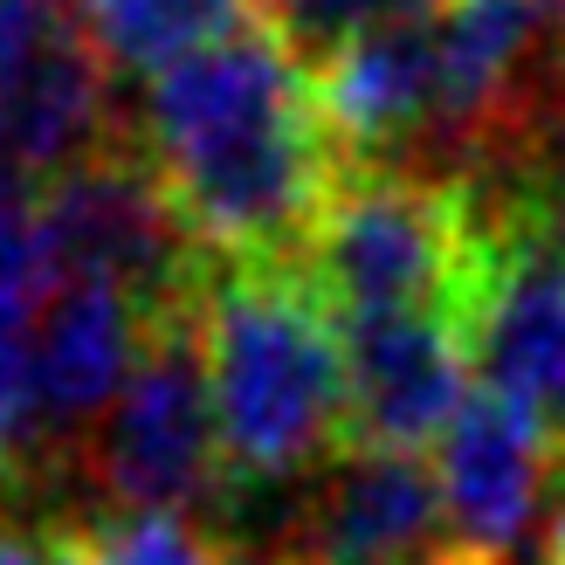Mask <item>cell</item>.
I'll use <instances>...</instances> for the list:
<instances>
[{
  "instance_id": "1",
  "label": "cell",
  "mask_w": 565,
  "mask_h": 565,
  "mask_svg": "<svg viewBox=\"0 0 565 565\" xmlns=\"http://www.w3.org/2000/svg\"><path fill=\"white\" fill-rule=\"evenodd\" d=\"M138 125L152 152L146 166L173 193L193 242L228 263L297 256L345 173L318 118L310 63L269 21H242L152 70Z\"/></svg>"
},
{
  "instance_id": "2",
  "label": "cell",
  "mask_w": 565,
  "mask_h": 565,
  "mask_svg": "<svg viewBox=\"0 0 565 565\" xmlns=\"http://www.w3.org/2000/svg\"><path fill=\"white\" fill-rule=\"evenodd\" d=\"M221 469L235 483L290 490L352 441L345 331L297 269L228 263L193 297Z\"/></svg>"
},
{
  "instance_id": "3",
  "label": "cell",
  "mask_w": 565,
  "mask_h": 565,
  "mask_svg": "<svg viewBox=\"0 0 565 565\" xmlns=\"http://www.w3.org/2000/svg\"><path fill=\"white\" fill-rule=\"evenodd\" d=\"M476 263L469 193L420 173H338L297 248V276L338 324L380 310H462Z\"/></svg>"
},
{
  "instance_id": "4",
  "label": "cell",
  "mask_w": 565,
  "mask_h": 565,
  "mask_svg": "<svg viewBox=\"0 0 565 565\" xmlns=\"http://www.w3.org/2000/svg\"><path fill=\"white\" fill-rule=\"evenodd\" d=\"M76 469L110 511H166L221 497V435L207 401V365L193 303L152 318L125 393L97 414V428L76 441Z\"/></svg>"
},
{
  "instance_id": "5",
  "label": "cell",
  "mask_w": 565,
  "mask_h": 565,
  "mask_svg": "<svg viewBox=\"0 0 565 565\" xmlns=\"http://www.w3.org/2000/svg\"><path fill=\"white\" fill-rule=\"evenodd\" d=\"M456 318L476 393L518 407L565 448V269L545 256L524 193H511L503 214H476V263Z\"/></svg>"
},
{
  "instance_id": "6",
  "label": "cell",
  "mask_w": 565,
  "mask_h": 565,
  "mask_svg": "<svg viewBox=\"0 0 565 565\" xmlns=\"http://www.w3.org/2000/svg\"><path fill=\"white\" fill-rule=\"evenodd\" d=\"M42 242L55 282H110L159 310H186L207 282V248L180 221L173 193L138 159H90L42 193Z\"/></svg>"
},
{
  "instance_id": "7",
  "label": "cell",
  "mask_w": 565,
  "mask_h": 565,
  "mask_svg": "<svg viewBox=\"0 0 565 565\" xmlns=\"http://www.w3.org/2000/svg\"><path fill=\"white\" fill-rule=\"evenodd\" d=\"M297 565H441L448 524L435 469L407 448L345 441L324 469L290 483V545Z\"/></svg>"
},
{
  "instance_id": "8",
  "label": "cell",
  "mask_w": 565,
  "mask_h": 565,
  "mask_svg": "<svg viewBox=\"0 0 565 565\" xmlns=\"http://www.w3.org/2000/svg\"><path fill=\"white\" fill-rule=\"evenodd\" d=\"M552 462H558V448L518 407L490 401V393H469L428 462L441 524H448V552L483 558V565H531Z\"/></svg>"
},
{
  "instance_id": "9",
  "label": "cell",
  "mask_w": 565,
  "mask_h": 565,
  "mask_svg": "<svg viewBox=\"0 0 565 565\" xmlns=\"http://www.w3.org/2000/svg\"><path fill=\"white\" fill-rule=\"evenodd\" d=\"M338 331H345L352 441L407 448V456L420 441H441V428L476 393L456 310H380V318H345Z\"/></svg>"
},
{
  "instance_id": "10",
  "label": "cell",
  "mask_w": 565,
  "mask_h": 565,
  "mask_svg": "<svg viewBox=\"0 0 565 565\" xmlns=\"http://www.w3.org/2000/svg\"><path fill=\"white\" fill-rule=\"evenodd\" d=\"M146 338H152V310L138 297L83 276L55 282L28 318V428H35V441L90 435L97 414L125 393Z\"/></svg>"
},
{
  "instance_id": "11",
  "label": "cell",
  "mask_w": 565,
  "mask_h": 565,
  "mask_svg": "<svg viewBox=\"0 0 565 565\" xmlns=\"http://www.w3.org/2000/svg\"><path fill=\"white\" fill-rule=\"evenodd\" d=\"M110 118V90H104V63L83 42V28H70L63 42H49L35 63H21L0 83V146L8 166L28 173H76V166L104 159L97 138Z\"/></svg>"
},
{
  "instance_id": "12",
  "label": "cell",
  "mask_w": 565,
  "mask_h": 565,
  "mask_svg": "<svg viewBox=\"0 0 565 565\" xmlns=\"http://www.w3.org/2000/svg\"><path fill=\"white\" fill-rule=\"evenodd\" d=\"M248 0H83V42L104 70H166L242 28Z\"/></svg>"
},
{
  "instance_id": "13",
  "label": "cell",
  "mask_w": 565,
  "mask_h": 565,
  "mask_svg": "<svg viewBox=\"0 0 565 565\" xmlns=\"http://www.w3.org/2000/svg\"><path fill=\"white\" fill-rule=\"evenodd\" d=\"M83 565H214V545L166 511H104L76 518Z\"/></svg>"
},
{
  "instance_id": "14",
  "label": "cell",
  "mask_w": 565,
  "mask_h": 565,
  "mask_svg": "<svg viewBox=\"0 0 565 565\" xmlns=\"http://www.w3.org/2000/svg\"><path fill=\"white\" fill-rule=\"evenodd\" d=\"M49 290H55V263L42 242V201L0 159V318H35Z\"/></svg>"
},
{
  "instance_id": "15",
  "label": "cell",
  "mask_w": 565,
  "mask_h": 565,
  "mask_svg": "<svg viewBox=\"0 0 565 565\" xmlns=\"http://www.w3.org/2000/svg\"><path fill=\"white\" fill-rule=\"evenodd\" d=\"M420 8H435V0H269V28L318 70L324 55L345 49L352 35H373V28L407 21Z\"/></svg>"
},
{
  "instance_id": "16",
  "label": "cell",
  "mask_w": 565,
  "mask_h": 565,
  "mask_svg": "<svg viewBox=\"0 0 565 565\" xmlns=\"http://www.w3.org/2000/svg\"><path fill=\"white\" fill-rule=\"evenodd\" d=\"M70 28V0H0V83L21 63H35L49 42H63Z\"/></svg>"
},
{
  "instance_id": "17",
  "label": "cell",
  "mask_w": 565,
  "mask_h": 565,
  "mask_svg": "<svg viewBox=\"0 0 565 565\" xmlns=\"http://www.w3.org/2000/svg\"><path fill=\"white\" fill-rule=\"evenodd\" d=\"M0 448H35L28 428V318H0Z\"/></svg>"
},
{
  "instance_id": "18",
  "label": "cell",
  "mask_w": 565,
  "mask_h": 565,
  "mask_svg": "<svg viewBox=\"0 0 565 565\" xmlns=\"http://www.w3.org/2000/svg\"><path fill=\"white\" fill-rule=\"evenodd\" d=\"M0 565H83L70 518H0Z\"/></svg>"
},
{
  "instance_id": "19",
  "label": "cell",
  "mask_w": 565,
  "mask_h": 565,
  "mask_svg": "<svg viewBox=\"0 0 565 565\" xmlns=\"http://www.w3.org/2000/svg\"><path fill=\"white\" fill-rule=\"evenodd\" d=\"M524 214H531V228H539L545 256L565 269V173H552L539 193H524Z\"/></svg>"
},
{
  "instance_id": "20",
  "label": "cell",
  "mask_w": 565,
  "mask_h": 565,
  "mask_svg": "<svg viewBox=\"0 0 565 565\" xmlns=\"http://www.w3.org/2000/svg\"><path fill=\"white\" fill-rule=\"evenodd\" d=\"M214 565H297V558H282V552H228V558H214Z\"/></svg>"
},
{
  "instance_id": "21",
  "label": "cell",
  "mask_w": 565,
  "mask_h": 565,
  "mask_svg": "<svg viewBox=\"0 0 565 565\" xmlns=\"http://www.w3.org/2000/svg\"><path fill=\"white\" fill-rule=\"evenodd\" d=\"M552 131H558V152H565V76H558V90H552Z\"/></svg>"
},
{
  "instance_id": "22",
  "label": "cell",
  "mask_w": 565,
  "mask_h": 565,
  "mask_svg": "<svg viewBox=\"0 0 565 565\" xmlns=\"http://www.w3.org/2000/svg\"><path fill=\"white\" fill-rule=\"evenodd\" d=\"M0 483H14V456H8V448H0Z\"/></svg>"
},
{
  "instance_id": "23",
  "label": "cell",
  "mask_w": 565,
  "mask_h": 565,
  "mask_svg": "<svg viewBox=\"0 0 565 565\" xmlns=\"http://www.w3.org/2000/svg\"><path fill=\"white\" fill-rule=\"evenodd\" d=\"M441 565H483V558H462V552H448V558H441Z\"/></svg>"
}]
</instances>
